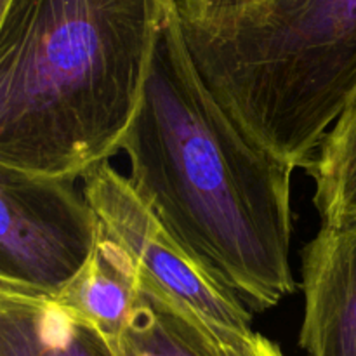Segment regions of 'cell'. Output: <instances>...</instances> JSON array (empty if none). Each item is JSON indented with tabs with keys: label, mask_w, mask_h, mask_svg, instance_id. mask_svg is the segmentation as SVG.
I'll use <instances>...</instances> for the list:
<instances>
[{
	"label": "cell",
	"mask_w": 356,
	"mask_h": 356,
	"mask_svg": "<svg viewBox=\"0 0 356 356\" xmlns=\"http://www.w3.org/2000/svg\"><path fill=\"white\" fill-rule=\"evenodd\" d=\"M131 184L188 256L249 312L296 291L294 169L250 141L209 89L176 3L120 145Z\"/></svg>",
	"instance_id": "1"
},
{
	"label": "cell",
	"mask_w": 356,
	"mask_h": 356,
	"mask_svg": "<svg viewBox=\"0 0 356 356\" xmlns=\"http://www.w3.org/2000/svg\"><path fill=\"white\" fill-rule=\"evenodd\" d=\"M174 0H0V165L83 177L120 152Z\"/></svg>",
	"instance_id": "2"
},
{
	"label": "cell",
	"mask_w": 356,
	"mask_h": 356,
	"mask_svg": "<svg viewBox=\"0 0 356 356\" xmlns=\"http://www.w3.org/2000/svg\"><path fill=\"white\" fill-rule=\"evenodd\" d=\"M181 28L250 141L306 169L356 87V0H252Z\"/></svg>",
	"instance_id": "3"
},
{
	"label": "cell",
	"mask_w": 356,
	"mask_h": 356,
	"mask_svg": "<svg viewBox=\"0 0 356 356\" xmlns=\"http://www.w3.org/2000/svg\"><path fill=\"white\" fill-rule=\"evenodd\" d=\"M0 207V287L56 298L96 249V211L75 179L2 165Z\"/></svg>",
	"instance_id": "4"
},
{
	"label": "cell",
	"mask_w": 356,
	"mask_h": 356,
	"mask_svg": "<svg viewBox=\"0 0 356 356\" xmlns=\"http://www.w3.org/2000/svg\"><path fill=\"white\" fill-rule=\"evenodd\" d=\"M83 195L96 211L101 229L129 254L141 280L190 306L207 322L252 330V312L188 256L129 177L103 162L83 176Z\"/></svg>",
	"instance_id": "5"
},
{
	"label": "cell",
	"mask_w": 356,
	"mask_h": 356,
	"mask_svg": "<svg viewBox=\"0 0 356 356\" xmlns=\"http://www.w3.org/2000/svg\"><path fill=\"white\" fill-rule=\"evenodd\" d=\"M306 356H356V216L322 225L302 250Z\"/></svg>",
	"instance_id": "6"
},
{
	"label": "cell",
	"mask_w": 356,
	"mask_h": 356,
	"mask_svg": "<svg viewBox=\"0 0 356 356\" xmlns=\"http://www.w3.org/2000/svg\"><path fill=\"white\" fill-rule=\"evenodd\" d=\"M0 356H115L94 327L56 298L0 287Z\"/></svg>",
	"instance_id": "7"
},
{
	"label": "cell",
	"mask_w": 356,
	"mask_h": 356,
	"mask_svg": "<svg viewBox=\"0 0 356 356\" xmlns=\"http://www.w3.org/2000/svg\"><path fill=\"white\" fill-rule=\"evenodd\" d=\"M138 291L132 259L101 229L94 252L56 299L113 346L127 327Z\"/></svg>",
	"instance_id": "8"
},
{
	"label": "cell",
	"mask_w": 356,
	"mask_h": 356,
	"mask_svg": "<svg viewBox=\"0 0 356 356\" xmlns=\"http://www.w3.org/2000/svg\"><path fill=\"white\" fill-rule=\"evenodd\" d=\"M111 350L115 356H221L204 316L141 278L127 327Z\"/></svg>",
	"instance_id": "9"
},
{
	"label": "cell",
	"mask_w": 356,
	"mask_h": 356,
	"mask_svg": "<svg viewBox=\"0 0 356 356\" xmlns=\"http://www.w3.org/2000/svg\"><path fill=\"white\" fill-rule=\"evenodd\" d=\"M306 170L315 183L313 204L322 225H337L355 218L356 87Z\"/></svg>",
	"instance_id": "10"
},
{
	"label": "cell",
	"mask_w": 356,
	"mask_h": 356,
	"mask_svg": "<svg viewBox=\"0 0 356 356\" xmlns=\"http://www.w3.org/2000/svg\"><path fill=\"white\" fill-rule=\"evenodd\" d=\"M214 332L221 356H285L280 346L252 330L229 329L209 322Z\"/></svg>",
	"instance_id": "11"
},
{
	"label": "cell",
	"mask_w": 356,
	"mask_h": 356,
	"mask_svg": "<svg viewBox=\"0 0 356 356\" xmlns=\"http://www.w3.org/2000/svg\"><path fill=\"white\" fill-rule=\"evenodd\" d=\"M252 0H186L181 7H176L181 21L193 23V21H207L221 14L232 13L247 6Z\"/></svg>",
	"instance_id": "12"
},
{
	"label": "cell",
	"mask_w": 356,
	"mask_h": 356,
	"mask_svg": "<svg viewBox=\"0 0 356 356\" xmlns=\"http://www.w3.org/2000/svg\"><path fill=\"white\" fill-rule=\"evenodd\" d=\"M184 2H186V0H174V3H176V7H181Z\"/></svg>",
	"instance_id": "13"
}]
</instances>
